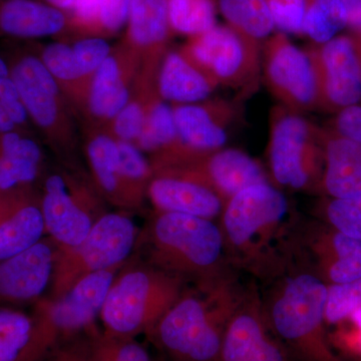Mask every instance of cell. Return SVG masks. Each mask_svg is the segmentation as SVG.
Returning a JSON list of instances; mask_svg holds the SVG:
<instances>
[{
    "mask_svg": "<svg viewBox=\"0 0 361 361\" xmlns=\"http://www.w3.org/2000/svg\"><path fill=\"white\" fill-rule=\"evenodd\" d=\"M90 353L92 361H152L146 348L134 339L106 334L94 337Z\"/></svg>",
    "mask_w": 361,
    "mask_h": 361,
    "instance_id": "obj_36",
    "label": "cell"
},
{
    "mask_svg": "<svg viewBox=\"0 0 361 361\" xmlns=\"http://www.w3.org/2000/svg\"><path fill=\"white\" fill-rule=\"evenodd\" d=\"M32 331V317L16 310H0V361L20 360Z\"/></svg>",
    "mask_w": 361,
    "mask_h": 361,
    "instance_id": "obj_33",
    "label": "cell"
},
{
    "mask_svg": "<svg viewBox=\"0 0 361 361\" xmlns=\"http://www.w3.org/2000/svg\"><path fill=\"white\" fill-rule=\"evenodd\" d=\"M11 73L30 120L54 145L70 142L73 130L63 90L39 56H21L11 66Z\"/></svg>",
    "mask_w": 361,
    "mask_h": 361,
    "instance_id": "obj_12",
    "label": "cell"
},
{
    "mask_svg": "<svg viewBox=\"0 0 361 361\" xmlns=\"http://www.w3.org/2000/svg\"><path fill=\"white\" fill-rule=\"evenodd\" d=\"M218 85L243 89L256 87L261 73V44L228 25H216L201 35L189 37L180 47Z\"/></svg>",
    "mask_w": 361,
    "mask_h": 361,
    "instance_id": "obj_9",
    "label": "cell"
},
{
    "mask_svg": "<svg viewBox=\"0 0 361 361\" xmlns=\"http://www.w3.org/2000/svg\"><path fill=\"white\" fill-rule=\"evenodd\" d=\"M118 151L121 178L133 202H135L142 188L153 178L154 169L134 142L118 141Z\"/></svg>",
    "mask_w": 361,
    "mask_h": 361,
    "instance_id": "obj_34",
    "label": "cell"
},
{
    "mask_svg": "<svg viewBox=\"0 0 361 361\" xmlns=\"http://www.w3.org/2000/svg\"><path fill=\"white\" fill-rule=\"evenodd\" d=\"M149 180L148 194L161 212L186 214L212 220L222 214L224 202L193 177L177 170L161 169Z\"/></svg>",
    "mask_w": 361,
    "mask_h": 361,
    "instance_id": "obj_17",
    "label": "cell"
},
{
    "mask_svg": "<svg viewBox=\"0 0 361 361\" xmlns=\"http://www.w3.org/2000/svg\"><path fill=\"white\" fill-rule=\"evenodd\" d=\"M116 267L82 278L65 295L39 304L32 319L30 343L18 361H39L59 339L87 329L101 314L115 280Z\"/></svg>",
    "mask_w": 361,
    "mask_h": 361,
    "instance_id": "obj_5",
    "label": "cell"
},
{
    "mask_svg": "<svg viewBox=\"0 0 361 361\" xmlns=\"http://www.w3.org/2000/svg\"><path fill=\"white\" fill-rule=\"evenodd\" d=\"M180 297L177 278L149 270H132L114 280L101 311L106 334L133 338L154 330Z\"/></svg>",
    "mask_w": 361,
    "mask_h": 361,
    "instance_id": "obj_3",
    "label": "cell"
},
{
    "mask_svg": "<svg viewBox=\"0 0 361 361\" xmlns=\"http://www.w3.org/2000/svg\"><path fill=\"white\" fill-rule=\"evenodd\" d=\"M42 152L18 130L0 133V192L27 186L39 175Z\"/></svg>",
    "mask_w": 361,
    "mask_h": 361,
    "instance_id": "obj_25",
    "label": "cell"
},
{
    "mask_svg": "<svg viewBox=\"0 0 361 361\" xmlns=\"http://www.w3.org/2000/svg\"><path fill=\"white\" fill-rule=\"evenodd\" d=\"M218 361H291L257 305H240L223 336Z\"/></svg>",
    "mask_w": 361,
    "mask_h": 361,
    "instance_id": "obj_16",
    "label": "cell"
},
{
    "mask_svg": "<svg viewBox=\"0 0 361 361\" xmlns=\"http://www.w3.org/2000/svg\"><path fill=\"white\" fill-rule=\"evenodd\" d=\"M320 189L329 198L361 196V144L323 128Z\"/></svg>",
    "mask_w": 361,
    "mask_h": 361,
    "instance_id": "obj_22",
    "label": "cell"
},
{
    "mask_svg": "<svg viewBox=\"0 0 361 361\" xmlns=\"http://www.w3.org/2000/svg\"><path fill=\"white\" fill-rule=\"evenodd\" d=\"M330 227L353 238L361 240V196L332 199L323 207Z\"/></svg>",
    "mask_w": 361,
    "mask_h": 361,
    "instance_id": "obj_37",
    "label": "cell"
},
{
    "mask_svg": "<svg viewBox=\"0 0 361 361\" xmlns=\"http://www.w3.org/2000/svg\"><path fill=\"white\" fill-rule=\"evenodd\" d=\"M324 276L330 284L344 283L361 278V240L331 227L316 244Z\"/></svg>",
    "mask_w": 361,
    "mask_h": 361,
    "instance_id": "obj_27",
    "label": "cell"
},
{
    "mask_svg": "<svg viewBox=\"0 0 361 361\" xmlns=\"http://www.w3.org/2000/svg\"><path fill=\"white\" fill-rule=\"evenodd\" d=\"M348 13L350 32H361V0H341Z\"/></svg>",
    "mask_w": 361,
    "mask_h": 361,
    "instance_id": "obj_44",
    "label": "cell"
},
{
    "mask_svg": "<svg viewBox=\"0 0 361 361\" xmlns=\"http://www.w3.org/2000/svg\"><path fill=\"white\" fill-rule=\"evenodd\" d=\"M268 161L278 186L319 188L323 172V128L285 106L271 111Z\"/></svg>",
    "mask_w": 361,
    "mask_h": 361,
    "instance_id": "obj_4",
    "label": "cell"
},
{
    "mask_svg": "<svg viewBox=\"0 0 361 361\" xmlns=\"http://www.w3.org/2000/svg\"><path fill=\"white\" fill-rule=\"evenodd\" d=\"M342 322L344 323L338 324L342 327L337 334V341L342 348L361 355V307Z\"/></svg>",
    "mask_w": 361,
    "mask_h": 361,
    "instance_id": "obj_42",
    "label": "cell"
},
{
    "mask_svg": "<svg viewBox=\"0 0 361 361\" xmlns=\"http://www.w3.org/2000/svg\"><path fill=\"white\" fill-rule=\"evenodd\" d=\"M11 75V66L7 65L4 59L0 58V80L9 77Z\"/></svg>",
    "mask_w": 361,
    "mask_h": 361,
    "instance_id": "obj_47",
    "label": "cell"
},
{
    "mask_svg": "<svg viewBox=\"0 0 361 361\" xmlns=\"http://www.w3.org/2000/svg\"><path fill=\"white\" fill-rule=\"evenodd\" d=\"M135 241L133 221L122 214H106L94 223L78 246L61 248L56 254L52 293L65 295L82 278L116 267L128 257Z\"/></svg>",
    "mask_w": 361,
    "mask_h": 361,
    "instance_id": "obj_7",
    "label": "cell"
},
{
    "mask_svg": "<svg viewBox=\"0 0 361 361\" xmlns=\"http://www.w3.org/2000/svg\"><path fill=\"white\" fill-rule=\"evenodd\" d=\"M171 106L180 142L195 156L225 148L230 130L241 115V102L223 97Z\"/></svg>",
    "mask_w": 361,
    "mask_h": 361,
    "instance_id": "obj_13",
    "label": "cell"
},
{
    "mask_svg": "<svg viewBox=\"0 0 361 361\" xmlns=\"http://www.w3.org/2000/svg\"><path fill=\"white\" fill-rule=\"evenodd\" d=\"M329 284L310 272L285 278L271 298L265 319L282 345L301 361H343L325 330Z\"/></svg>",
    "mask_w": 361,
    "mask_h": 361,
    "instance_id": "obj_1",
    "label": "cell"
},
{
    "mask_svg": "<svg viewBox=\"0 0 361 361\" xmlns=\"http://www.w3.org/2000/svg\"><path fill=\"white\" fill-rule=\"evenodd\" d=\"M123 44L141 56L145 65L160 66L172 35L168 0H130Z\"/></svg>",
    "mask_w": 361,
    "mask_h": 361,
    "instance_id": "obj_21",
    "label": "cell"
},
{
    "mask_svg": "<svg viewBox=\"0 0 361 361\" xmlns=\"http://www.w3.org/2000/svg\"><path fill=\"white\" fill-rule=\"evenodd\" d=\"M73 47L78 68L84 78L87 90L94 73L110 56L113 49L103 37H87L80 39Z\"/></svg>",
    "mask_w": 361,
    "mask_h": 361,
    "instance_id": "obj_38",
    "label": "cell"
},
{
    "mask_svg": "<svg viewBox=\"0 0 361 361\" xmlns=\"http://www.w3.org/2000/svg\"><path fill=\"white\" fill-rule=\"evenodd\" d=\"M261 73L270 94L281 106L300 114L317 109V87L310 56L286 33L278 32L266 39L261 49Z\"/></svg>",
    "mask_w": 361,
    "mask_h": 361,
    "instance_id": "obj_10",
    "label": "cell"
},
{
    "mask_svg": "<svg viewBox=\"0 0 361 361\" xmlns=\"http://www.w3.org/2000/svg\"><path fill=\"white\" fill-rule=\"evenodd\" d=\"M144 66L140 54L128 45L111 51L94 73L87 90L85 106L92 120L109 126L132 97L135 71Z\"/></svg>",
    "mask_w": 361,
    "mask_h": 361,
    "instance_id": "obj_14",
    "label": "cell"
},
{
    "mask_svg": "<svg viewBox=\"0 0 361 361\" xmlns=\"http://www.w3.org/2000/svg\"><path fill=\"white\" fill-rule=\"evenodd\" d=\"M353 39L355 40L356 47H357L358 56H360L361 63V32H350Z\"/></svg>",
    "mask_w": 361,
    "mask_h": 361,
    "instance_id": "obj_48",
    "label": "cell"
},
{
    "mask_svg": "<svg viewBox=\"0 0 361 361\" xmlns=\"http://www.w3.org/2000/svg\"><path fill=\"white\" fill-rule=\"evenodd\" d=\"M68 27L63 11L37 0H0V35L37 39Z\"/></svg>",
    "mask_w": 361,
    "mask_h": 361,
    "instance_id": "obj_24",
    "label": "cell"
},
{
    "mask_svg": "<svg viewBox=\"0 0 361 361\" xmlns=\"http://www.w3.org/2000/svg\"><path fill=\"white\" fill-rule=\"evenodd\" d=\"M45 231L61 248L78 246L89 234L96 221L80 195L71 189L61 175H51L44 184L42 204Z\"/></svg>",
    "mask_w": 361,
    "mask_h": 361,
    "instance_id": "obj_18",
    "label": "cell"
},
{
    "mask_svg": "<svg viewBox=\"0 0 361 361\" xmlns=\"http://www.w3.org/2000/svg\"><path fill=\"white\" fill-rule=\"evenodd\" d=\"M39 56L66 97L73 103L85 106L87 85L78 68L73 47L54 42L47 44Z\"/></svg>",
    "mask_w": 361,
    "mask_h": 361,
    "instance_id": "obj_30",
    "label": "cell"
},
{
    "mask_svg": "<svg viewBox=\"0 0 361 361\" xmlns=\"http://www.w3.org/2000/svg\"><path fill=\"white\" fill-rule=\"evenodd\" d=\"M56 254L39 241L0 262V300L25 301L39 296L52 279Z\"/></svg>",
    "mask_w": 361,
    "mask_h": 361,
    "instance_id": "obj_20",
    "label": "cell"
},
{
    "mask_svg": "<svg viewBox=\"0 0 361 361\" xmlns=\"http://www.w3.org/2000/svg\"><path fill=\"white\" fill-rule=\"evenodd\" d=\"M217 0H168L172 32L192 37L217 25Z\"/></svg>",
    "mask_w": 361,
    "mask_h": 361,
    "instance_id": "obj_32",
    "label": "cell"
},
{
    "mask_svg": "<svg viewBox=\"0 0 361 361\" xmlns=\"http://www.w3.org/2000/svg\"><path fill=\"white\" fill-rule=\"evenodd\" d=\"M361 307V278L327 287L325 322L338 325Z\"/></svg>",
    "mask_w": 361,
    "mask_h": 361,
    "instance_id": "obj_35",
    "label": "cell"
},
{
    "mask_svg": "<svg viewBox=\"0 0 361 361\" xmlns=\"http://www.w3.org/2000/svg\"><path fill=\"white\" fill-rule=\"evenodd\" d=\"M0 104L18 129L27 125L30 116L11 75L0 80Z\"/></svg>",
    "mask_w": 361,
    "mask_h": 361,
    "instance_id": "obj_40",
    "label": "cell"
},
{
    "mask_svg": "<svg viewBox=\"0 0 361 361\" xmlns=\"http://www.w3.org/2000/svg\"><path fill=\"white\" fill-rule=\"evenodd\" d=\"M87 154L94 179L111 200L133 202L123 185L118 165V141L108 130H97L87 142Z\"/></svg>",
    "mask_w": 361,
    "mask_h": 361,
    "instance_id": "obj_28",
    "label": "cell"
},
{
    "mask_svg": "<svg viewBox=\"0 0 361 361\" xmlns=\"http://www.w3.org/2000/svg\"><path fill=\"white\" fill-rule=\"evenodd\" d=\"M130 0H75L68 26L87 37H110L127 25Z\"/></svg>",
    "mask_w": 361,
    "mask_h": 361,
    "instance_id": "obj_26",
    "label": "cell"
},
{
    "mask_svg": "<svg viewBox=\"0 0 361 361\" xmlns=\"http://www.w3.org/2000/svg\"><path fill=\"white\" fill-rule=\"evenodd\" d=\"M75 0H44V4L59 9L61 11H70L75 4Z\"/></svg>",
    "mask_w": 361,
    "mask_h": 361,
    "instance_id": "obj_46",
    "label": "cell"
},
{
    "mask_svg": "<svg viewBox=\"0 0 361 361\" xmlns=\"http://www.w3.org/2000/svg\"><path fill=\"white\" fill-rule=\"evenodd\" d=\"M13 130H20L13 121L11 120L4 106L0 104V133L13 132Z\"/></svg>",
    "mask_w": 361,
    "mask_h": 361,
    "instance_id": "obj_45",
    "label": "cell"
},
{
    "mask_svg": "<svg viewBox=\"0 0 361 361\" xmlns=\"http://www.w3.org/2000/svg\"><path fill=\"white\" fill-rule=\"evenodd\" d=\"M44 232L42 207L25 186L0 192V262L39 243Z\"/></svg>",
    "mask_w": 361,
    "mask_h": 361,
    "instance_id": "obj_19",
    "label": "cell"
},
{
    "mask_svg": "<svg viewBox=\"0 0 361 361\" xmlns=\"http://www.w3.org/2000/svg\"><path fill=\"white\" fill-rule=\"evenodd\" d=\"M329 129L361 144V104L336 114Z\"/></svg>",
    "mask_w": 361,
    "mask_h": 361,
    "instance_id": "obj_41",
    "label": "cell"
},
{
    "mask_svg": "<svg viewBox=\"0 0 361 361\" xmlns=\"http://www.w3.org/2000/svg\"><path fill=\"white\" fill-rule=\"evenodd\" d=\"M47 361H92L90 345L87 348H66L59 349Z\"/></svg>",
    "mask_w": 361,
    "mask_h": 361,
    "instance_id": "obj_43",
    "label": "cell"
},
{
    "mask_svg": "<svg viewBox=\"0 0 361 361\" xmlns=\"http://www.w3.org/2000/svg\"><path fill=\"white\" fill-rule=\"evenodd\" d=\"M275 27L286 35H303L307 0H265Z\"/></svg>",
    "mask_w": 361,
    "mask_h": 361,
    "instance_id": "obj_39",
    "label": "cell"
},
{
    "mask_svg": "<svg viewBox=\"0 0 361 361\" xmlns=\"http://www.w3.org/2000/svg\"><path fill=\"white\" fill-rule=\"evenodd\" d=\"M314 71L318 110L337 114L361 102V63L350 32L305 47Z\"/></svg>",
    "mask_w": 361,
    "mask_h": 361,
    "instance_id": "obj_11",
    "label": "cell"
},
{
    "mask_svg": "<svg viewBox=\"0 0 361 361\" xmlns=\"http://www.w3.org/2000/svg\"><path fill=\"white\" fill-rule=\"evenodd\" d=\"M170 169L182 171L206 185L224 204L251 185L269 182L258 161L245 152L233 148L217 149Z\"/></svg>",
    "mask_w": 361,
    "mask_h": 361,
    "instance_id": "obj_15",
    "label": "cell"
},
{
    "mask_svg": "<svg viewBox=\"0 0 361 361\" xmlns=\"http://www.w3.org/2000/svg\"><path fill=\"white\" fill-rule=\"evenodd\" d=\"M348 27V13L341 0H307L303 35L312 44H324Z\"/></svg>",
    "mask_w": 361,
    "mask_h": 361,
    "instance_id": "obj_31",
    "label": "cell"
},
{
    "mask_svg": "<svg viewBox=\"0 0 361 361\" xmlns=\"http://www.w3.org/2000/svg\"><path fill=\"white\" fill-rule=\"evenodd\" d=\"M219 87L182 49L167 51L157 73V90L163 101L188 104L205 101Z\"/></svg>",
    "mask_w": 361,
    "mask_h": 361,
    "instance_id": "obj_23",
    "label": "cell"
},
{
    "mask_svg": "<svg viewBox=\"0 0 361 361\" xmlns=\"http://www.w3.org/2000/svg\"><path fill=\"white\" fill-rule=\"evenodd\" d=\"M152 240L156 260L177 272H212L225 253L222 229L212 220L186 214L161 212Z\"/></svg>",
    "mask_w": 361,
    "mask_h": 361,
    "instance_id": "obj_6",
    "label": "cell"
},
{
    "mask_svg": "<svg viewBox=\"0 0 361 361\" xmlns=\"http://www.w3.org/2000/svg\"><path fill=\"white\" fill-rule=\"evenodd\" d=\"M205 297L180 296L154 329L174 361L219 360L226 327L241 300L225 282L214 284Z\"/></svg>",
    "mask_w": 361,
    "mask_h": 361,
    "instance_id": "obj_2",
    "label": "cell"
},
{
    "mask_svg": "<svg viewBox=\"0 0 361 361\" xmlns=\"http://www.w3.org/2000/svg\"><path fill=\"white\" fill-rule=\"evenodd\" d=\"M284 194L269 182L245 188L231 197L222 212L226 247L250 258L273 238L288 214Z\"/></svg>",
    "mask_w": 361,
    "mask_h": 361,
    "instance_id": "obj_8",
    "label": "cell"
},
{
    "mask_svg": "<svg viewBox=\"0 0 361 361\" xmlns=\"http://www.w3.org/2000/svg\"><path fill=\"white\" fill-rule=\"evenodd\" d=\"M218 9L227 25L247 39L262 44L274 30L265 0H217Z\"/></svg>",
    "mask_w": 361,
    "mask_h": 361,
    "instance_id": "obj_29",
    "label": "cell"
}]
</instances>
